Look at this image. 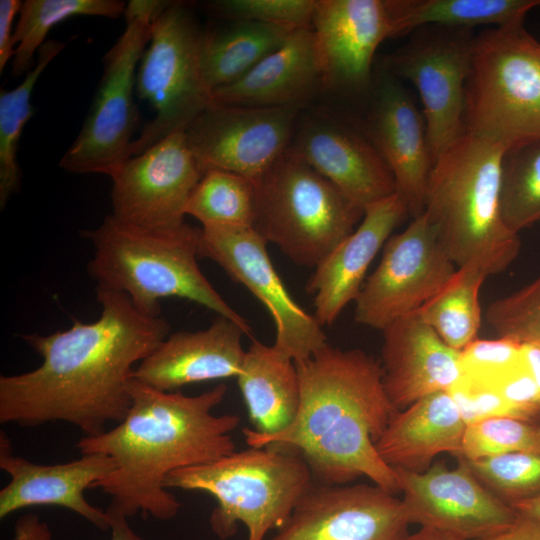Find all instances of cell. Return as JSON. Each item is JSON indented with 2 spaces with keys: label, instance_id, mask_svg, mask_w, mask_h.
<instances>
[{
  "label": "cell",
  "instance_id": "18",
  "mask_svg": "<svg viewBox=\"0 0 540 540\" xmlns=\"http://www.w3.org/2000/svg\"><path fill=\"white\" fill-rule=\"evenodd\" d=\"M324 88L359 90L370 81L374 55L397 37L393 0H316L312 16Z\"/></svg>",
  "mask_w": 540,
  "mask_h": 540
},
{
  "label": "cell",
  "instance_id": "20",
  "mask_svg": "<svg viewBox=\"0 0 540 540\" xmlns=\"http://www.w3.org/2000/svg\"><path fill=\"white\" fill-rule=\"evenodd\" d=\"M370 140L390 168L396 193L413 218L424 211L434 166L423 115L395 75L378 79L369 115Z\"/></svg>",
  "mask_w": 540,
  "mask_h": 540
},
{
  "label": "cell",
  "instance_id": "15",
  "mask_svg": "<svg viewBox=\"0 0 540 540\" xmlns=\"http://www.w3.org/2000/svg\"><path fill=\"white\" fill-rule=\"evenodd\" d=\"M203 176L185 131L126 160L111 176L112 213L136 227L162 231L185 223L190 195Z\"/></svg>",
  "mask_w": 540,
  "mask_h": 540
},
{
  "label": "cell",
  "instance_id": "43",
  "mask_svg": "<svg viewBox=\"0 0 540 540\" xmlns=\"http://www.w3.org/2000/svg\"><path fill=\"white\" fill-rule=\"evenodd\" d=\"M106 513L110 521V540H145L131 528L127 517L108 508Z\"/></svg>",
  "mask_w": 540,
  "mask_h": 540
},
{
  "label": "cell",
  "instance_id": "42",
  "mask_svg": "<svg viewBox=\"0 0 540 540\" xmlns=\"http://www.w3.org/2000/svg\"><path fill=\"white\" fill-rule=\"evenodd\" d=\"M53 535L49 525L37 514L21 515L15 522L13 536L10 540H52Z\"/></svg>",
  "mask_w": 540,
  "mask_h": 540
},
{
  "label": "cell",
  "instance_id": "31",
  "mask_svg": "<svg viewBox=\"0 0 540 540\" xmlns=\"http://www.w3.org/2000/svg\"><path fill=\"white\" fill-rule=\"evenodd\" d=\"M127 3L121 0H26L22 2L14 28L13 76L27 73L35 53L47 41L50 30L59 23L79 16L117 19Z\"/></svg>",
  "mask_w": 540,
  "mask_h": 540
},
{
  "label": "cell",
  "instance_id": "13",
  "mask_svg": "<svg viewBox=\"0 0 540 540\" xmlns=\"http://www.w3.org/2000/svg\"><path fill=\"white\" fill-rule=\"evenodd\" d=\"M267 244L253 227H201L199 257L218 264L264 305L275 325L273 346L298 363L329 343L314 315L290 295L269 257Z\"/></svg>",
  "mask_w": 540,
  "mask_h": 540
},
{
  "label": "cell",
  "instance_id": "46",
  "mask_svg": "<svg viewBox=\"0 0 540 540\" xmlns=\"http://www.w3.org/2000/svg\"><path fill=\"white\" fill-rule=\"evenodd\" d=\"M510 506H512V508L519 513L529 515L540 520V495L512 503Z\"/></svg>",
  "mask_w": 540,
  "mask_h": 540
},
{
  "label": "cell",
  "instance_id": "3",
  "mask_svg": "<svg viewBox=\"0 0 540 540\" xmlns=\"http://www.w3.org/2000/svg\"><path fill=\"white\" fill-rule=\"evenodd\" d=\"M295 364L300 383L295 419L272 435L244 428L246 444L293 450L318 483L344 485L366 476L385 490L400 493L396 472L375 447L398 411L385 391L380 362L360 349L327 344Z\"/></svg>",
  "mask_w": 540,
  "mask_h": 540
},
{
  "label": "cell",
  "instance_id": "44",
  "mask_svg": "<svg viewBox=\"0 0 540 540\" xmlns=\"http://www.w3.org/2000/svg\"><path fill=\"white\" fill-rule=\"evenodd\" d=\"M522 363L535 381L540 394V346L522 344Z\"/></svg>",
  "mask_w": 540,
  "mask_h": 540
},
{
  "label": "cell",
  "instance_id": "36",
  "mask_svg": "<svg viewBox=\"0 0 540 540\" xmlns=\"http://www.w3.org/2000/svg\"><path fill=\"white\" fill-rule=\"evenodd\" d=\"M459 459L509 505L540 495V453L512 452L477 460Z\"/></svg>",
  "mask_w": 540,
  "mask_h": 540
},
{
  "label": "cell",
  "instance_id": "25",
  "mask_svg": "<svg viewBox=\"0 0 540 540\" xmlns=\"http://www.w3.org/2000/svg\"><path fill=\"white\" fill-rule=\"evenodd\" d=\"M324 88L311 26L295 29L288 39L238 80L215 89L212 103L240 106H302Z\"/></svg>",
  "mask_w": 540,
  "mask_h": 540
},
{
  "label": "cell",
  "instance_id": "9",
  "mask_svg": "<svg viewBox=\"0 0 540 540\" xmlns=\"http://www.w3.org/2000/svg\"><path fill=\"white\" fill-rule=\"evenodd\" d=\"M205 35L183 2L166 1L154 18L137 70L136 91L151 105L155 117L134 139L130 157L173 133L186 131L212 103L202 66Z\"/></svg>",
  "mask_w": 540,
  "mask_h": 540
},
{
  "label": "cell",
  "instance_id": "17",
  "mask_svg": "<svg viewBox=\"0 0 540 540\" xmlns=\"http://www.w3.org/2000/svg\"><path fill=\"white\" fill-rule=\"evenodd\" d=\"M402 500L376 484L313 482L270 540H407Z\"/></svg>",
  "mask_w": 540,
  "mask_h": 540
},
{
  "label": "cell",
  "instance_id": "16",
  "mask_svg": "<svg viewBox=\"0 0 540 540\" xmlns=\"http://www.w3.org/2000/svg\"><path fill=\"white\" fill-rule=\"evenodd\" d=\"M457 460L455 468L437 462L424 472L393 468L410 524L465 540H480L509 527L518 513Z\"/></svg>",
  "mask_w": 540,
  "mask_h": 540
},
{
  "label": "cell",
  "instance_id": "11",
  "mask_svg": "<svg viewBox=\"0 0 540 540\" xmlns=\"http://www.w3.org/2000/svg\"><path fill=\"white\" fill-rule=\"evenodd\" d=\"M457 267L424 213L390 236L381 260L355 299L354 318L382 330L416 312L452 279Z\"/></svg>",
  "mask_w": 540,
  "mask_h": 540
},
{
  "label": "cell",
  "instance_id": "19",
  "mask_svg": "<svg viewBox=\"0 0 540 540\" xmlns=\"http://www.w3.org/2000/svg\"><path fill=\"white\" fill-rule=\"evenodd\" d=\"M0 468L9 482L0 491V518L33 506H57L71 510L100 530H110L106 510L92 505L85 491L115 469L103 453H85L59 464H39L13 452L12 441L0 432Z\"/></svg>",
  "mask_w": 540,
  "mask_h": 540
},
{
  "label": "cell",
  "instance_id": "32",
  "mask_svg": "<svg viewBox=\"0 0 540 540\" xmlns=\"http://www.w3.org/2000/svg\"><path fill=\"white\" fill-rule=\"evenodd\" d=\"M65 47L64 42L47 40L37 52L36 63L14 89L0 92V207L21 188L17 149L24 126L33 114L31 96L42 72Z\"/></svg>",
  "mask_w": 540,
  "mask_h": 540
},
{
  "label": "cell",
  "instance_id": "45",
  "mask_svg": "<svg viewBox=\"0 0 540 540\" xmlns=\"http://www.w3.org/2000/svg\"><path fill=\"white\" fill-rule=\"evenodd\" d=\"M407 540H465L452 534L442 532L432 528L420 527V529L409 535Z\"/></svg>",
  "mask_w": 540,
  "mask_h": 540
},
{
  "label": "cell",
  "instance_id": "22",
  "mask_svg": "<svg viewBox=\"0 0 540 540\" xmlns=\"http://www.w3.org/2000/svg\"><path fill=\"white\" fill-rule=\"evenodd\" d=\"M383 385L399 411L440 391H451L462 378L461 352L449 347L416 312L382 330Z\"/></svg>",
  "mask_w": 540,
  "mask_h": 540
},
{
  "label": "cell",
  "instance_id": "8",
  "mask_svg": "<svg viewBox=\"0 0 540 540\" xmlns=\"http://www.w3.org/2000/svg\"><path fill=\"white\" fill-rule=\"evenodd\" d=\"M464 126L505 150L540 139V51L523 25L475 36Z\"/></svg>",
  "mask_w": 540,
  "mask_h": 540
},
{
  "label": "cell",
  "instance_id": "23",
  "mask_svg": "<svg viewBox=\"0 0 540 540\" xmlns=\"http://www.w3.org/2000/svg\"><path fill=\"white\" fill-rule=\"evenodd\" d=\"M408 214L397 193L367 206L353 232L314 268L305 289L313 297V315L322 327L331 326L355 301L370 264Z\"/></svg>",
  "mask_w": 540,
  "mask_h": 540
},
{
  "label": "cell",
  "instance_id": "33",
  "mask_svg": "<svg viewBox=\"0 0 540 540\" xmlns=\"http://www.w3.org/2000/svg\"><path fill=\"white\" fill-rule=\"evenodd\" d=\"M500 209L504 224L515 234L540 222V139L505 150Z\"/></svg>",
  "mask_w": 540,
  "mask_h": 540
},
{
  "label": "cell",
  "instance_id": "47",
  "mask_svg": "<svg viewBox=\"0 0 540 540\" xmlns=\"http://www.w3.org/2000/svg\"><path fill=\"white\" fill-rule=\"evenodd\" d=\"M538 48H539V51H540V42H538Z\"/></svg>",
  "mask_w": 540,
  "mask_h": 540
},
{
  "label": "cell",
  "instance_id": "7",
  "mask_svg": "<svg viewBox=\"0 0 540 540\" xmlns=\"http://www.w3.org/2000/svg\"><path fill=\"white\" fill-rule=\"evenodd\" d=\"M363 215L289 149L255 183L253 229L299 266L315 268Z\"/></svg>",
  "mask_w": 540,
  "mask_h": 540
},
{
  "label": "cell",
  "instance_id": "4",
  "mask_svg": "<svg viewBox=\"0 0 540 540\" xmlns=\"http://www.w3.org/2000/svg\"><path fill=\"white\" fill-rule=\"evenodd\" d=\"M82 236L94 248L88 263L96 289L123 293L142 313L161 315L160 300L177 297L226 317L252 335L248 321L235 311L200 270V228L186 222L155 231L123 223L108 214Z\"/></svg>",
  "mask_w": 540,
  "mask_h": 540
},
{
  "label": "cell",
  "instance_id": "10",
  "mask_svg": "<svg viewBox=\"0 0 540 540\" xmlns=\"http://www.w3.org/2000/svg\"><path fill=\"white\" fill-rule=\"evenodd\" d=\"M165 3H127L124 31L103 58V74L89 113L59 162L65 171L111 177L130 158L137 127L133 99L137 70L151 38L153 20Z\"/></svg>",
  "mask_w": 540,
  "mask_h": 540
},
{
  "label": "cell",
  "instance_id": "27",
  "mask_svg": "<svg viewBox=\"0 0 540 540\" xmlns=\"http://www.w3.org/2000/svg\"><path fill=\"white\" fill-rule=\"evenodd\" d=\"M236 379L256 432L276 434L293 422L300 405V383L290 357L253 340Z\"/></svg>",
  "mask_w": 540,
  "mask_h": 540
},
{
  "label": "cell",
  "instance_id": "21",
  "mask_svg": "<svg viewBox=\"0 0 540 540\" xmlns=\"http://www.w3.org/2000/svg\"><path fill=\"white\" fill-rule=\"evenodd\" d=\"M288 149L363 209L396 193L393 174L371 140L336 121L306 120Z\"/></svg>",
  "mask_w": 540,
  "mask_h": 540
},
{
  "label": "cell",
  "instance_id": "41",
  "mask_svg": "<svg viewBox=\"0 0 540 540\" xmlns=\"http://www.w3.org/2000/svg\"><path fill=\"white\" fill-rule=\"evenodd\" d=\"M517 513L516 520L509 527L480 540H540V520Z\"/></svg>",
  "mask_w": 540,
  "mask_h": 540
},
{
  "label": "cell",
  "instance_id": "1",
  "mask_svg": "<svg viewBox=\"0 0 540 540\" xmlns=\"http://www.w3.org/2000/svg\"><path fill=\"white\" fill-rule=\"evenodd\" d=\"M96 293V321L74 320L67 330L21 336L42 363L0 376L1 423L36 427L62 421L96 436L107 423L125 418L133 371L170 334V325L161 315L142 313L123 293Z\"/></svg>",
  "mask_w": 540,
  "mask_h": 540
},
{
  "label": "cell",
  "instance_id": "35",
  "mask_svg": "<svg viewBox=\"0 0 540 540\" xmlns=\"http://www.w3.org/2000/svg\"><path fill=\"white\" fill-rule=\"evenodd\" d=\"M512 452L540 453V423L514 416H491L467 423L460 455L477 460Z\"/></svg>",
  "mask_w": 540,
  "mask_h": 540
},
{
  "label": "cell",
  "instance_id": "34",
  "mask_svg": "<svg viewBox=\"0 0 540 540\" xmlns=\"http://www.w3.org/2000/svg\"><path fill=\"white\" fill-rule=\"evenodd\" d=\"M255 209V184L249 179L223 170L206 171L192 191L186 215L202 227H252Z\"/></svg>",
  "mask_w": 540,
  "mask_h": 540
},
{
  "label": "cell",
  "instance_id": "39",
  "mask_svg": "<svg viewBox=\"0 0 540 540\" xmlns=\"http://www.w3.org/2000/svg\"><path fill=\"white\" fill-rule=\"evenodd\" d=\"M316 0H217L208 6L218 16L290 28L311 26Z\"/></svg>",
  "mask_w": 540,
  "mask_h": 540
},
{
  "label": "cell",
  "instance_id": "24",
  "mask_svg": "<svg viewBox=\"0 0 540 540\" xmlns=\"http://www.w3.org/2000/svg\"><path fill=\"white\" fill-rule=\"evenodd\" d=\"M245 330L217 316L205 329L170 333L134 369L132 378L155 389L174 392L194 383L239 375L246 350Z\"/></svg>",
  "mask_w": 540,
  "mask_h": 540
},
{
  "label": "cell",
  "instance_id": "37",
  "mask_svg": "<svg viewBox=\"0 0 540 540\" xmlns=\"http://www.w3.org/2000/svg\"><path fill=\"white\" fill-rule=\"evenodd\" d=\"M485 319L497 337L540 346V275L518 291L493 301Z\"/></svg>",
  "mask_w": 540,
  "mask_h": 540
},
{
  "label": "cell",
  "instance_id": "29",
  "mask_svg": "<svg viewBox=\"0 0 540 540\" xmlns=\"http://www.w3.org/2000/svg\"><path fill=\"white\" fill-rule=\"evenodd\" d=\"M397 37L427 26L472 29L522 26L540 0H393Z\"/></svg>",
  "mask_w": 540,
  "mask_h": 540
},
{
  "label": "cell",
  "instance_id": "26",
  "mask_svg": "<svg viewBox=\"0 0 540 540\" xmlns=\"http://www.w3.org/2000/svg\"><path fill=\"white\" fill-rule=\"evenodd\" d=\"M466 425L451 392L440 391L397 411L375 447L390 467L424 472L440 453L460 455Z\"/></svg>",
  "mask_w": 540,
  "mask_h": 540
},
{
  "label": "cell",
  "instance_id": "28",
  "mask_svg": "<svg viewBox=\"0 0 540 540\" xmlns=\"http://www.w3.org/2000/svg\"><path fill=\"white\" fill-rule=\"evenodd\" d=\"M297 28L235 21L220 31L206 32L202 66L212 92L228 85L279 48Z\"/></svg>",
  "mask_w": 540,
  "mask_h": 540
},
{
  "label": "cell",
  "instance_id": "38",
  "mask_svg": "<svg viewBox=\"0 0 540 540\" xmlns=\"http://www.w3.org/2000/svg\"><path fill=\"white\" fill-rule=\"evenodd\" d=\"M460 362V381L493 387L523 368L522 343L506 337L478 338L461 351Z\"/></svg>",
  "mask_w": 540,
  "mask_h": 540
},
{
  "label": "cell",
  "instance_id": "2",
  "mask_svg": "<svg viewBox=\"0 0 540 540\" xmlns=\"http://www.w3.org/2000/svg\"><path fill=\"white\" fill-rule=\"evenodd\" d=\"M128 392L131 404L125 418L99 435L82 437L76 447L81 454L103 453L113 459L114 471L93 486L111 497L108 509L127 518L142 512L168 521L181 505L165 488L166 476L235 452L231 433L240 417L212 413L226 395L225 384L188 396L131 378Z\"/></svg>",
  "mask_w": 540,
  "mask_h": 540
},
{
  "label": "cell",
  "instance_id": "14",
  "mask_svg": "<svg viewBox=\"0 0 540 540\" xmlns=\"http://www.w3.org/2000/svg\"><path fill=\"white\" fill-rule=\"evenodd\" d=\"M301 107L211 103L186 129L187 141L203 174L223 170L255 184L288 150Z\"/></svg>",
  "mask_w": 540,
  "mask_h": 540
},
{
  "label": "cell",
  "instance_id": "5",
  "mask_svg": "<svg viewBox=\"0 0 540 540\" xmlns=\"http://www.w3.org/2000/svg\"><path fill=\"white\" fill-rule=\"evenodd\" d=\"M505 148L465 133L434 163L423 213L457 268L475 264L489 275L505 270L520 249L501 215Z\"/></svg>",
  "mask_w": 540,
  "mask_h": 540
},
{
  "label": "cell",
  "instance_id": "12",
  "mask_svg": "<svg viewBox=\"0 0 540 540\" xmlns=\"http://www.w3.org/2000/svg\"><path fill=\"white\" fill-rule=\"evenodd\" d=\"M427 27L392 54L388 66L418 91L435 163L465 134V89L475 36L470 29Z\"/></svg>",
  "mask_w": 540,
  "mask_h": 540
},
{
  "label": "cell",
  "instance_id": "30",
  "mask_svg": "<svg viewBox=\"0 0 540 540\" xmlns=\"http://www.w3.org/2000/svg\"><path fill=\"white\" fill-rule=\"evenodd\" d=\"M490 276L481 266L457 268L446 286L417 313L452 349L461 352L478 339L482 322L480 288Z\"/></svg>",
  "mask_w": 540,
  "mask_h": 540
},
{
  "label": "cell",
  "instance_id": "40",
  "mask_svg": "<svg viewBox=\"0 0 540 540\" xmlns=\"http://www.w3.org/2000/svg\"><path fill=\"white\" fill-rule=\"evenodd\" d=\"M21 6L19 0L0 1V73L15 54L13 22Z\"/></svg>",
  "mask_w": 540,
  "mask_h": 540
},
{
  "label": "cell",
  "instance_id": "6",
  "mask_svg": "<svg viewBox=\"0 0 540 540\" xmlns=\"http://www.w3.org/2000/svg\"><path fill=\"white\" fill-rule=\"evenodd\" d=\"M313 482L300 455L284 446L267 445L175 470L166 476L164 486L213 496L217 505L209 522L219 539L232 537L241 523L247 528V540H264L288 519Z\"/></svg>",
  "mask_w": 540,
  "mask_h": 540
}]
</instances>
